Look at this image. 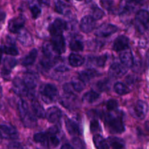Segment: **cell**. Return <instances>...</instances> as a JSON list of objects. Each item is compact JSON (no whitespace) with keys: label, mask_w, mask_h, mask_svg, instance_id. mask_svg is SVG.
<instances>
[{"label":"cell","mask_w":149,"mask_h":149,"mask_svg":"<svg viewBox=\"0 0 149 149\" xmlns=\"http://www.w3.org/2000/svg\"><path fill=\"white\" fill-rule=\"evenodd\" d=\"M62 113L58 107L52 106L49 108L46 111V117L50 123H56L61 119Z\"/></svg>","instance_id":"obj_14"},{"label":"cell","mask_w":149,"mask_h":149,"mask_svg":"<svg viewBox=\"0 0 149 149\" xmlns=\"http://www.w3.org/2000/svg\"><path fill=\"white\" fill-rule=\"evenodd\" d=\"M30 10H31V15L33 17V18L36 19L39 17V15H41V9L39 8V6L37 5H31L30 6Z\"/></svg>","instance_id":"obj_39"},{"label":"cell","mask_w":149,"mask_h":149,"mask_svg":"<svg viewBox=\"0 0 149 149\" xmlns=\"http://www.w3.org/2000/svg\"><path fill=\"white\" fill-rule=\"evenodd\" d=\"M130 41L127 36H119L115 39L113 42V50L116 52H121V51H125L128 49L129 47Z\"/></svg>","instance_id":"obj_12"},{"label":"cell","mask_w":149,"mask_h":149,"mask_svg":"<svg viewBox=\"0 0 149 149\" xmlns=\"http://www.w3.org/2000/svg\"><path fill=\"white\" fill-rule=\"evenodd\" d=\"M134 109H135V113L136 116L140 119H143L148 113V106L145 101L139 100L135 104Z\"/></svg>","instance_id":"obj_16"},{"label":"cell","mask_w":149,"mask_h":149,"mask_svg":"<svg viewBox=\"0 0 149 149\" xmlns=\"http://www.w3.org/2000/svg\"><path fill=\"white\" fill-rule=\"evenodd\" d=\"M8 149H26L22 144L17 142H12L9 144Z\"/></svg>","instance_id":"obj_42"},{"label":"cell","mask_w":149,"mask_h":149,"mask_svg":"<svg viewBox=\"0 0 149 149\" xmlns=\"http://www.w3.org/2000/svg\"><path fill=\"white\" fill-rule=\"evenodd\" d=\"M65 8H66V5L64 2L61 1H55V9L57 13H60V14H64V13H65L64 11L65 10Z\"/></svg>","instance_id":"obj_37"},{"label":"cell","mask_w":149,"mask_h":149,"mask_svg":"<svg viewBox=\"0 0 149 149\" xmlns=\"http://www.w3.org/2000/svg\"><path fill=\"white\" fill-rule=\"evenodd\" d=\"M109 143L112 149H124L125 148V142L123 140L116 137L109 138Z\"/></svg>","instance_id":"obj_28"},{"label":"cell","mask_w":149,"mask_h":149,"mask_svg":"<svg viewBox=\"0 0 149 149\" xmlns=\"http://www.w3.org/2000/svg\"><path fill=\"white\" fill-rule=\"evenodd\" d=\"M61 149H74L71 146H70L69 144H65V145L61 147Z\"/></svg>","instance_id":"obj_45"},{"label":"cell","mask_w":149,"mask_h":149,"mask_svg":"<svg viewBox=\"0 0 149 149\" xmlns=\"http://www.w3.org/2000/svg\"><path fill=\"white\" fill-rule=\"evenodd\" d=\"M109 87H110V85H109V81L107 79L99 81L97 83V88L102 92L109 90Z\"/></svg>","instance_id":"obj_35"},{"label":"cell","mask_w":149,"mask_h":149,"mask_svg":"<svg viewBox=\"0 0 149 149\" xmlns=\"http://www.w3.org/2000/svg\"><path fill=\"white\" fill-rule=\"evenodd\" d=\"M106 61H107V55H101V56L96 57L94 58L95 65L98 67L104 66Z\"/></svg>","instance_id":"obj_36"},{"label":"cell","mask_w":149,"mask_h":149,"mask_svg":"<svg viewBox=\"0 0 149 149\" xmlns=\"http://www.w3.org/2000/svg\"><path fill=\"white\" fill-rule=\"evenodd\" d=\"M67 28V23L61 18H57L49 26V30L51 36L58 34H63V31Z\"/></svg>","instance_id":"obj_8"},{"label":"cell","mask_w":149,"mask_h":149,"mask_svg":"<svg viewBox=\"0 0 149 149\" xmlns=\"http://www.w3.org/2000/svg\"><path fill=\"white\" fill-rule=\"evenodd\" d=\"M63 91L65 93V94H74V92H73V90H74L71 84H68V83L65 84L63 85Z\"/></svg>","instance_id":"obj_43"},{"label":"cell","mask_w":149,"mask_h":149,"mask_svg":"<svg viewBox=\"0 0 149 149\" xmlns=\"http://www.w3.org/2000/svg\"><path fill=\"white\" fill-rule=\"evenodd\" d=\"M25 24V17L19 15L10 20L8 23V29L12 33H18L23 29Z\"/></svg>","instance_id":"obj_6"},{"label":"cell","mask_w":149,"mask_h":149,"mask_svg":"<svg viewBox=\"0 0 149 149\" xmlns=\"http://www.w3.org/2000/svg\"><path fill=\"white\" fill-rule=\"evenodd\" d=\"M13 90L16 95L20 97L28 96L29 93V90L26 87L23 80L17 77L15 78L13 81Z\"/></svg>","instance_id":"obj_5"},{"label":"cell","mask_w":149,"mask_h":149,"mask_svg":"<svg viewBox=\"0 0 149 149\" xmlns=\"http://www.w3.org/2000/svg\"><path fill=\"white\" fill-rule=\"evenodd\" d=\"M1 51L3 53H5L7 55L16 56L19 54L18 49L16 48L15 45H10V46H2L1 47Z\"/></svg>","instance_id":"obj_32"},{"label":"cell","mask_w":149,"mask_h":149,"mask_svg":"<svg viewBox=\"0 0 149 149\" xmlns=\"http://www.w3.org/2000/svg\"><path fill=\"white\" fill-rule=\"evenodd\" d=\"M100 97V94L94 90L86 93L82 97V101L85 103H93Z\"/></svg>","instance_id":"obj_26"},{"label":"cell","mask_w":149,"mask_h":149,"mask_svg":"<svg viewBox=\"0 0 149 149\" xmlns=\"http://www.w3.org/2000/svg\"><path fill=\"white\" fill-rule=\"evenodd\" d=\"M95 27V20L90 15H86L81 19L80 23V29L84 33H90L93 31Z\"/></svg>","instance_id":"obj_10"},{"label":"cell","mask_w":149,"mask_h":149,"mask_svg":"<svg viewBox=\"0 0 149 149\" xmlns=\"http://www.w3.org/2000/svg\"><path fill=\"white\" fill-rule=\"evenodd\" d=\"M17 110L20 119L26 127L32 128L36 125V119L33 114L29 111L27 103L24 100H20L17 103Z\"/></svg>","instance_id":"obj_1"},{"label":"cell","mask_w":149,"mask_h":149,"mask_svg":"<svg viewBox=\"0 0 149 149\" xmlns=\"http://www.w3.org/2000/svg\"><path fill=\"white\" fill-rule=\"evenodd\" d=\"M1 136L4 139L15 140L18 138V132L15 127L11 125H1Z\"/></svg>","instance_id":"obj_9"},{"label":"cell","mask_w":149,"mask_h":149,"mask_svg":"<svg viewBox=\"0 0 149 149\" xmlns=\"http://www.w3.org/2000/svg\"><path fill=\"white\" fill-rule=\"evenodd\" d=\"M31 109L34 116L38 118H44L46 116V112L44 108L40 105L36 99L31 100Z\"/></svg>","instance_id":"obj_19"},{"label":"cell","mask_w":149,"mask_h":149,"mask_svg":"<svg viewBox=\"0 0 149 149\" xmlns=\"http://www.w3.org/2000/svg\"><path fill=\"white\" fill-rule=\"evenodd\" d=\"M68 61L71 66L79 67L84 64V58L79 54L71 53L68 57Z\"/></svg>","instance_id":"obj_25"},{"label":"cell","mask_w":149,"mask_h":149,"mask_svg":"<svg viewBox=\"0 0 149 149\" xmlns=\"http://www.w3.org/2000/svg\"><path fill=\"white\" fill-rule=\"evenodd\" d=\"M23 81L29 90H33L39 81V76L35 73L28 72L25 74Z\"/></svg>","instance_id":"obj_11"},{"label":"cell","mask_w":149,"mask_h":149,"mask_svg":"<svg viewBox=\"0 0 149 149\" xmlns=\"http://www.w3.org/2000/svg\"><path fill=\"white\" fill-rule=\"evenodd\" d=\"M52 47L55 49V52L58 55L62 54L65 50V43L63 34H58L52 36Z\"/></svg>","instance_id":"obj_7"},{"label":"cell","mask_w":149,"mask_h":149,"mask_svg":"<svg viewBox=\"0 0 149 149\" xmlns=\"http://www.w3.org/2000/svg\"><path fill=\"white\" fill-rule=\"evenodd\" d=\"M135 18L140 26L146 29L149 23V13L146 10H140L136 13Z\"/></svg>","instance_id":"obj_17"},{"label":"cell","mask_w":149,"mask_h":149,"mask_svg":"<svg viewBox=\"0 0 149 149\" xmlns=\"http://www.w3.org/2000/svg\"><path fill=\"white\" fill-rule=\"evenodd\" d=\"M97 75H98V73H97V71H95V69H87L80 72L79 74L78 77L81 80V81H83L84 83H86L90 81L92 79L97 77Z\"/></svg>","instance_id":"obj_21"},{"label":"cell","mask_w":149,"mask_h":149,"mask_svg":"<svg viewBox=\"0 0 149 149\" xmlns=\"http://www.w3.org/2000/svg\"><path fill=\"white\" fill-rule=\"evenodd\" d=\"M127 73V69L125 65L119 63H113L110 67L109 71V74L112 78H120Z\"/></svg>","instance_id":"obj_13"},{"label":"cell","mask_w":149,"mask_h":149,"mask_svg":"<svg viewBox=\"0 0 149 149\" xmlns=\"http://www.w3.org/2000/svg\"><path fill=\"white\" fill-rule=\"evenodd\" d=\"M40 94L42 100L45 103H52L57 99L58 91L55 85L51 84H44L40 88Z\"/></svg>","instance_id":"obj_2"},{"label":"cell","mask_w":149,"mask_h":149,"mask_svg":"<svg viewBox=\"0 0 149 149\" xmlns=\"http://www.w3.org/2000/svg\"><path fill=\"white\" fill-rule=\"evenodd\" d=\"M145 127L146 129V130L149 132V122H146L145 124Z\"/></svg>","instance_id":"obj_46"},{"label":"cell","mask_w":149,"mask_h":149,"mask_svg":"<svg viewBox=\"0 0 149 149\" xmlns=\"http://www.w3.org/2000/svg\"><path fill=\"white\" fill-rule=\"evenodd\" d=\"M42 50H43L44 56L49 58V59L55 60L56 58H55V55H58V54L55 52L51 42H45V43H44L43 46H42Z\"/></svg>","instance_id":"obj_24"},{"label":"cell","mask_w":149,"mask_h":149,"mask_svg":"<svg viewBox=\"0 0 149 149\" xmlns=\"http://www.w3.org/2000/svg\"><path fill=\"white\" fill-rule=\"evenodd\" d=\"M90 130L93 132H98L99 130H100V125H99V122H97L96 119H94L90 123Z\"/></svg>","instance_id":"obj_41"},{"label":"cell","mask_w":149,"mask_h":149,"mask_svg":"<svg viewBox=\"0 0 149 149\" xmlns=\"http://www.w3.org/2000/svg\"><path fill=\"white\" fill-rule=\"evenodd\" d=\"M69 47L70 49L74 52H80L84 49V45H83L82 42L77 39H74L71 41L69 44Z\"/></svg>","instance_id":"obj_33"},{"label":"cell","mask_w":149,"mask_h":149,"mask_svg":"<svg viewBox=\"0 0 149 149\" xmlns=\"http://www.w3.org/2000/svg\"><path fill=\"white\" fill-rule=\"evenodd\" d=\"M102 6H103L104 8L107 9V10H110L111 7H112V4H113V1H100Z\"/></svg>","instance_id":"obj_44"},{"label":"cell","mask_w":149,"mask_h":149,"mask_svg":"<svg viewBox=\"0 0 149 149\" xmlns=\"http://www.w3.org/2000/svg\"><path fill=\"white\" fill-rule=\"evenodd\" d=\"M105 120L113 132L122 133L125 131V125L122 116H115L112 113H107L105 116Z\"/></svg>","instance_id":"obj_3"},{"label":"cell","mask_w":149,"mask_h":149,"mask_svg":"<svg viewBox=\"0 0 149 149\" xmlns=\"http://www.w3.org/2000/svg\"><path fill=\"white\" fill-rule=\"evenodd\" d=\"M118 31V28L116 26L111 23H103L97 29L95 35L99 37H107L113 34Z\"/></svg>","instance_id":"obj_4"},{"label":"cell","mask_w":149,"mask_h":149,"mask_svg":"<svg viewBox=\"0 0 149 149\" xmlns=\"http://www.w3.org/2000/svg\"><path fill=\"white\" fill-rule=\"evenodd\" d=\"M104 15V13L102 10H100L98 7H95L93 8V15L92 17L95 19V20H99V19H101L102 17Z\"/></svg>","instance_id":"obj_38"},{"label":"cell","mask_w":149,"mask_h":149,"mask_svg":"<svg viewBox=\"0 0 149 149\" xmlns=\"http://www.w3.org/2000/svg\"><path fill=\"white\" fill-rule=\"evenodd\" d=\"M37 55L38 52L36 49H31L29 52V53L22 59V65H24V66H29V65H32L36 61V58H37Z\"/></svg>","instance_id":"obj_23"},{"label":"cell","mask_w":149,"mask_h":149,"mask_svg":"<svg viewBox=\"0 0 149 149\" xmlns=\"http://www.w3.org/2000/svg\"><path fill=\"white\" fill-rule=\"evenodd\" d=\"M65 127L68 133L71 135H79L80 130L78 124L71 119H66L65 120Z\"/></svg>","instance_id":"obj_22"},{"label":"cell","mask_w":149,"mask_h":149,"mask_svg":"<svg viewBox=\"0 0 149 149\" xmlns=\"http://www.w3.org/2000/svg\"><path fill=\"white\" fill-rule=\"evenodd\" d=\"M114 91L119 95H124L130 93V90L127 85L122 82H116L113 86Z\"/></svg>","instance_id":"obj_31"},{"label":"cell","mask_w":149,"mask_h":149,"mask_svg":"<svg viewBox=\"0 0 149 149\" xmlns=\"http://www.w3.org/2000/svg\"><path fill=\"white\" fill-rule=\"evenodd\" d=\"M71 84L74 90L76 92H78V93L82 91L84 89V87H85V83L83 81H81L79 77H74L72 79Z\"/></svg>","instance_id":"obj_30"},{"label":"cell","mask_w":149,"mask_h":149,"mask_svg":"<svg viewBox=\"0 0 149 149\" xmlns=\"http://www.w3.org/2000/svg\"><path fill=\"white\" fill-rule=\"evenodd\" d=\"M17 65V61L14 58H6L3 62V68H2V75L6 76L9 75L10 71Z\"/></svg>","instance_id":"obj_20"},{"label":"cell","mask_w":149,"mask_h":149,"mask_svg":"<svg viewBox=\"0 0 149 149\" xmlns=\"http://www.w3.org/2000/svg\"><path fill=\"white\" fill-rule=\"evenodd\" d=\"M118 107V103L114 99H110L106 103V108L109 111H114Z\"/></svg>","instance_id":"obj_40"},{"label":"cell","mask_w":149,"mask_h":149,"mask_svg":"<svg viewBox=\"0 0 149 149\" xmlns=\"http://www.w3.org/2000/svg\"><path fill=\"white\" fill-rule=\"evenodd\" d=\"M93 142L96 149H108L109 144L106 140L100 135H95L93 137Z\"/></svg>","instance_id":"obj_27"},{"label":"cell","mask_w":149,"mask_h":149,"mask_svg":"<svg viewBox=\"0 0 149 149\" xmlns=\"http://www.w3.org/2000/svg\"><path fill=\"white\" fill-rule=\"evenodd\" d=\"M119 58H120V61L122 62V63L125 67L131 68V67L133 66L134 58L132 52L130 50L126 49V50L121 52L120 55H119Z\"/></svg>","instance_id":"obj_18"},{"label":"cell","mask_w":149,"mask_h":149,"mask_svg":"<svg viewBox=\"0 0 149 149\" xmlns=\"http://www.w3.org/2000/svg\"><path fill=\"white\" fill-rule=\"evenodd\" d=\"M33 141L37 143L48 145V133L47 132H38L33 135Z\"/></svg>","instance_id":"obj_29"},{"label":"cell","mask_w":149,"mask_h":149,"mask_svg":"<svg viewBox=\"0 0 149 149\" xmlns=\"http://www.w3.org/2000/svg\"><path fill=\"white\" fill-rule=\"evenodd\" d=\"M17 40L24 47H29L33 44V39L31 33L26 29H22L17 33Z\"/></svg>","instance_id":"obj_15"},{"label":"cell","mask_w":149,"mask_h":149,"mask_svg":"<svg viewBox=\"0 0 149 149\" xmlns=\"http://www.w3.org/2000/svg\"><path fill=\"white\" fill-rule=\"evenodd\" d=\"M59 143L60 140L56 136V135H50L48 133V146L52 147V148H55L59 145Z\"/></svg>","instance_id":"obj_34"}]
</instances>
